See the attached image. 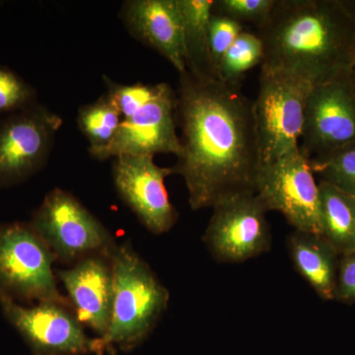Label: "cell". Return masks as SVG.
Masks as SVG:
<instances>
[{
  "mask_svg": "<svg viewBox=\"0 0 355 355\" xmlns=\"http://www.w3.org/2000/svg\"><path fill=\"white\" fill-rule=\"evenodd\" d=\"M177 121L182 128L173 174L183 178L193 210L256 193L261 160L253 101L241 85L180 74Z\"/></svg>",
  "mask_w": 355,
  "mask_h": 355,
  "instance_id": "cell-1",
  "label": "cell"
},
{
  "mask_svg": "<svg viewBox=\"0 0 355 355\" xmlns=\"http://www.w3.org/2000/svg\"><path fill=\"white\" fill-rule=\"evenodd\" d=\"M257 30L265 49L261 67L312 87L349 78L355 67V1L277 0Z\"/></svg>",
  "mask_w": 355,
  "mask_h": 355,
  "instance_id": "cell-2",
  "label": "cell"
},
{
  "mask_svg": "<svg viewBox=\"0 0 355 355\" xmlns=\"http://www.w3.org/2000/svg\"><path fill=\"white\" fill-rule=\"evenodd\" d=\"M114 297L104 350L130 352L153 333L164 314L170 294L150 266L130 244H118L111 256Z\"/></svg>",
  "mask_w": 355,
  "mask_h": 355,
  "instance_id": "cell-3",
  "label": "cell"
},
{
  "mask_svg": "<svg viewBox=\"0 0 355 355\" xmlns=\"http://www.w3.org/2000/svg\"><path fill=\"white\" fill-rule=\"evenodd\" d=\"M50 248L30 223L0 224V292L16 302L70 305L60 292Z\"/></svg>",
  "mask_w": 355,
  "mask_h": 355,
  "instance_id": "cell-4",
  "label": "cell"
},
{
  "mask_svg": "<svg viewBox=\"0 0 355 355\" xmlns=\"http://www.w3.org/2000/svg\"><path fill=\"white\" fill-rule=\"evenodd\" d=\"M311 88L292 74L261 67L258 96L253 102L261 166L299 148Z\"/></svg>",
  "mask_w": 355,
  "mask_h": 355,
  "instance_id": "cell-5",
  "label": "cell"
},
{
  "mask_svg": "<svg viewBox=\"0 0 355 355\" xmlns=\"http://www.w3.org/2000/svg\"><path fill=\"white\" fill-rule=\"evenodd\" d=\"M55 261L74 265L96 254L111 256L113 235L73 195L62 189L46 193L29 222Z\"/></svg>",
  "mask_w": 355,
  "mask_h": 355,
  "instance_id": "cell-6",
  "label": "cell"
},
{
  "mask_svg": "<svg viewBox=\"0 0 355 355\" xmlns=\"http://www.w3.org/2000/svg\"><path fill=\"white\" fill-rule=\"evenodd\" d=\"M256 195L266 211L280 212L294 230L321 235L319 184L300 147L261 166Z\"/></svg>",
  "mask_w": 355,
  "mask_h": 355,
  "instance_id": "cell-7",
  "label": "cell"
},
{
  "mask_svg": "<svg viewBox=\"0 0 355 355\" xmlns=\"http://www.w3.org/2000/svg\"><path fill=\"white\" fill-rule=\"evenodd\" d=\"M0 309L34 355H101V340L85 331L69 306L53 302L21 304L0 292Z\"/></svg>",
  "mask_w": 355,
  "mask_h": 355,
  "instance_id": "cell-8",
  "label": "cell"
},
{
  "mask_svg": "<svg viewBox=\"0 0 355 355\" xmlns=\"http://www.w3.org/2000/svg\"><path fill=\"white\" fill-rule=\"evenodd\" d=\"M202 241L219 263H243L270 251L272 233L256 193L223 198L214 207Z\"/></svg>",
  "mask_w": 355,
  "mask_h": 355,
  "instance_id": "cell-9",
  "label": "cell"
},
{
  "mask_svg": "<svg viewBox=\"0 0 355 355\" xmlns=\"http://www.w3.org/2000/svg\"><path fill=\"white\" fill-rule=\"evenodd\" d=\"M62 125L38 103L0 121V188L24 183L43 168Z\"/></svg>",
  "mask_w": 355,
  "mask_h": 355,
  "instance_id": "cell-10",
  "label": "cell"
},
{
  "mask_svg": "<svg viewBox=\"0 0 355 355\" xmlns=\"http://www.w3.org/2000/svg\"><path fill=\"white\" fill-rule=\"evenodd\" d=\"M172 174L171 168L156 165L154 156L121 155L114 160L119 196L154 235L171 230L178 219L165 186L166 178Z\"/></svg>",
  "mask_w": 355,
  "mask_h": 355,
  "instance_id": "cell-11",
  "label": "cell"
},
{
  "mask_svg": "<svg viewBox=\"0 0 355 355\" xmlns=\"http://www.w3.org/2000/svg\"><path fill=\"white\" fill-rule=\"evenodd\" d=\"M300 147L308 158L355 142V94L350 77L311 88Z\"/></svg>",
  "mask_w": 355,
  "mask_h": 355,
  "instance_id": "cell-12",
  "label": "cell"
},
{
  "mask_svg": "<svg viewBox=\"0 0 355 355\" xmlns=\"http://www.w3.org/2000/svg\"><path fill=\"white\" fill-rule=\"evenodd\" d=\"M177 94L169 84L151 101L121 121L113 141L106 148L91 154L98 160L121 155H179L177 133Z\"/></svg>",
  "mask_w": 355,
  "mask_h": 355,
  "instance_id": "cell-13",
  "label": "cell"
},
{
  "mask_svg": "<svg viewBox=\"0 0 355 355\" xmlns=\"http://www.w3.org/2000/svg\"><path fill=\"white\" fill-rule=\"evenodd\" d=\"M111 256L88 257L58 272L74 314L99 338L108 333L111 322L114 297Z\"/></svg>",
  "mask_w": 355,
  "mask_h": 355,
  "instance_id": "cell-14",
  "label": "cell"
},
{
  "mask_svg": "<svg viewBox=\"0 0 355 355\" xmlns=\"http://www.w3.org/2000/svg\"><path fill=\"white\" fill-rule=\"evenodd\" d=\"M121 17L135 39L163 55L179 71L187 70L183 18L178 0H130Z\"/></svg>",
  "mask_w": 355,
  "mask_h": 355,
  "instance_id": "cell-15",
  "label": "cell"
},
{
  "mask_svg": "<svg viewBox=\"0 0 355 355\" xmlns=\"http://www.w3.org/2000/svg\"><path fill=\"white\" fill-rule=\"evenodd\" d=\"M294 268L320 298L335 300L340 254L322 235L294 230L287 238Z\"/></svg>",
  "mask_w": 355,
  "mask_h": 355,
  "instance_id": "cell-16",
  "label": "cell"
},
{
  "mask_svg": "<svg viewBox=\"0 0 355 355\" xmlns=\"http://www.w3.org/2000/svg\"><path fill=\"white\" fill-rule=\"evenodd\" d=\"M214 0H178L183 18L187 71L200 79H217L210 57L209 23Z\"/></svg>",
  "mask_w": 355,
  "mask_h": 355,
  "instance_id": "cell-17",
  "label": "cell"
},
{
  "mask_svg": "<svg viewBox=\"0 0 355 355\" xmlns=\"http://www.w3.org/2000/svg\"><path fill=\"white\" fill-rule=\"evenodd\" d=\"M321 235L340 256L355 251V198L319 182Z\"/></svg>",
  "mask_w": 355,
  "mask_h": 355,
  "instance_id": "cell-18",
  "label": "cell"
},
{
  "mask_svg": "<svg viewBox=\"0 0 355 355\" xmlns=\"http://www.w3.org/2000/svg\"><path fill=\"white\" fill-rule=\"evenodd\" d=\"M123 116L108 94L103 95L92 104L81 107L77 125L88 139L89 153L106 148L113 141Z\"/></svg>",
  "mask_w": 355,
  "mask_h": 355,
  "instance_id": "cell-19",
  "label": "cell"
},
{
  "mask_svg": "<svg viewBox=\"0 0 355 355\" xmlns=\"http://www.w3.org/2000/svg\"><path fill=\"white\" fill-rule=\"evenodd\" d=\"M265 58L263 43L258 33L244 30L222 58L217 69V78L230 85H241L245 74Z\"/></svg>",
  "mask_w": 355,
  "mask_h": 355,
  "instance_id": "cell-20",
  "label": "cell"
},
{
  "mask_svg": "<svg viewBox=\"0 0 355 355\" xmlns=\"http://www.w3.org/2000/svg\"><path fill=\"white\" fill-rule=\"evenodd\" d=\"M310 163L320 181L355 198V142L310 158Z\"/></svg>",
  "mask_w": 355,
  "mask_h": 355,
  "instance_id": "cell-21",
  "label": "cell"
},
{
  "mask_svg": "<svg viewBox=\"0 0 355 355\" xmlns=\"http://www.w3.org/2000/svg\"><path fill=\"white\" fill-rule=\"evenodd\" d=\"M36 91L7 67H0V114H12L36 104Z\"/></svg>",
  "mask_w": 355,
  "mask_h": 355,
  "instance_id": "cell-22",
  "label": "cell"
},
{
  "mask_svg": "<svg viewBox=\"0 0 355 355\" xmlns=\"http://www.w3.org/2000/svg\"><path fill=\"white\" fill-rule=\"evenodd\" d=\"M277 0H214L212 13L225 16L244 24H253L257 29L270 17Z\"/></svg>",
  "mask_w": 355,
  "mask_h": 355,
  "instance_id": "cell-23",
  "label": "cell"
},
{
  "mask_svg": "<svg viewBox=\"0 0 355 355\" xmlns=\"http://www.w3.org/2000/svg\"><path fill=\"white\" fill-rule=\"evenodd\" d=\"M106 81L108 94L112 98L123 119L132 116L135 112L151 101L161 92L164 83L144 84L137 83L132 85H123L114 83L111 79L104 77Z\"/></svg>",
  "mask_w": 355,
  "mask_h": 355,
  "instance_id": "cell-24",
  "label": "cell"
},
{
  "mask_svg": "<svg viewBox=\"0 0 355 355\" xmlns=\"http://www.w3.org/2000/svg\"><path fill=\"white\" fill-rule=\"evenodd\" d=\"M244 26L236 21L212 13L209 23L210 57L217 76L222 58L243 31ZM218 79V78H217Z\"/></svg>",
  "mask_w": 355,
  "mask_h": 355,
  "instance_id": "cell-25",
  "label": "cell"
},
{
  "mask_svg": "<svg viewBox=\"0 0 355 355\" xmlns=\"http://www.w3.org/2000/svg\"><path fill=\"white\" fill-rule=\"evenodd\" d=\"M335 300L355 304V251L340 257Z\"/></svg>",
  "mask_w": 355,
  "mask_h": 355,
  "instance_id": "cell-26",
  "label": "cell"
},
{
  "mask_svg": "<svg viewBox=\"0 0 355 355\" xmlns=\"http://www.w3.org/2000/svg\"><path fill=\"white\" fill-rule=\"evenodd\" d=\"M350 83H352V90L355 94V67L352 69V74H350Z\"/></svg>",
  "mask_w": 355,
  "mask_h": 355,
  "instance_id": "cell-27",
  "label": "cell"
}]
</instances>
